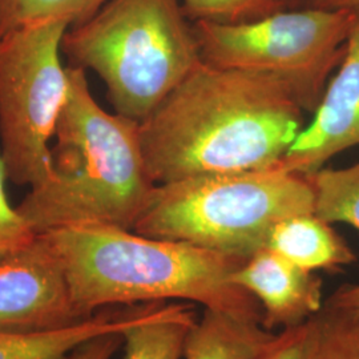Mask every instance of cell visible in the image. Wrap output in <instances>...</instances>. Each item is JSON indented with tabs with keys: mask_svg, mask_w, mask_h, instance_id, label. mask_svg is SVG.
Here are the masks:
<instances>
[{
	"mask_svg": "<svg viewBox=\"0 0 359 359\" xmlns=\"http://www.w3.org/2000/svg\"><path fill=\"white\" fill-rule=\"evenodd\" d=\"M304 107L276 77L201 62L140 123L156 185L276 167L305 127Z\"/></svg>",
	"mask_w": 359,
	"mask_h": 359,
	"instance_id": "cell-1",
	"label": "cell"
},
{
	"mask_svg": "<svg viewBox=\"0 0 359 359\" xmlns=\"http://www.w3.org/2000/svg\"><path fill=\"white\" fill-rule=\"evenodd\" d=\"M41 234L59 258L84 318L111 306L187 299L264 322L256 297L231 283L244 258L105 224L71 225Z\"/></svg>",
	"mask_w": 359,
	"mask_h": 359,
	"instance_id": "cell-2",
	"label": "cell"
},
{
	"mask_svg": "<svg viewBox=\"0 0 359 359\" xmlns=\"http://www.w3.org/2000/svg\"><path fill=\"white\" fill-rule=\"evenodd\" d=\"M68 80L52 148L55 180L31 189L16 209L36 234L80 224L133 231L156 187L142 154L140 123L105 112L84 69L68 67Z\"/></svg>",
	"mask_w": 359,
	"mask_h": 359,
	"instance_id": "cell-3",
	"label": "cell"
},
{
	"mask_svg": "<svg viewBox=\"0 0 359 359\" xmlns=\"http://www.w3.org/2000/svg\"><path fill=\"white\" fill-rule=\"evenodd\" d=\"M62 53L96 72L115 114L137 123L203 62L181 0H105L67 29Z\"/></svg>",
	"mask_w": 359,
	"mask_h": 359,
	"instance_id": "cell-4",
	"label": "cell"
},
{
	"mask_svg": "<svg viewBox=\"0 0 359 359\" xmlns=\"http://www.w3.org/2000/svg\"><path fill=\"white\" fill-rule=\"evenodd\" d=\"M314 210L306 176L274 168L205 175L156 185L133 231L248 259L283 218Z\"/></svg>",
	"mask_w": 359,
	"mask_h": 359,
	"instance_id": "cell-5",
	"label": "cell"
},
{
	"mask_svg": "<svg viewBox=\"0 0 359 359\" xmlns=\"http://www.w3.org/2000/svg\"><path fill=\"white\" fill-rule=\"evenodd\" d=\"M354 20L355 10L286 8L240 25L196 22L193 31L204 62L276 77L314 112Z\"/></svg>",
	"mask_w": 359,
	"mask_h": 359,
	"instance_id": "cell-6",
	"label": "cell"
},
{
	"mask_svg": "<svg viewBox=\"0 0 359 359\" xmlns=\"http://www.w3.org/2000/svg\"><path fill=\"white\" fill-rule=\"evenodd\" d=\"M71 23L47 19L0 38V139L7 179L39 189L55 180L50 142L69 80L62 40Z\"/></svg>",
	"mask_w": 359,
	"mask_h": 359,
	"instance_id": "cell-7",
	"label": "cell"
},
{
	"mask_svg": "<svg viewBox=\"0 0 359 359\" xmlns=\"http://www.w3.org/2000/svg\"><path fill=\"white\" fill-rule=\"evenodd\" d=\"M87 320L79 311L65 269L43 234L23 248L0 255V333H46Z\"/></svg>",
	"mask_w": 359,
	"mask_h": 359,
	"instance_id": "cell-8",
	"label": "cell"
},
{
	"mask_svg": "<svg viewBox=\"0 0 359 359\" xmlns=\"http://www.w3.org/2000/svg\"><path fill=\"white\" fill-rule=\"evenodd\" d=\"M339 71L327 83L309 126L274 169L310 176L334 156L359 145V10Z\"/></svg>",
	"mask_w": 359,
	"mask_h": 359,
	"instance_id": "cell-9",
	"label": "cell"
},
{
	"mask_svg": "<svg viewBox=\"0 0 359 359\" xmlns=\"http://www.w3.org/2000/svg\"><path fill=\"white\" fill-rule=\"evenodd\" d=\"M231 283L255 295L264 310L262 326L293 329L322 306V280L264 248L231 276Z\"/></svg>",
	"mask_w": 359,
	"mask_h": 359,
	"instance_id": "cell-10",
	"label": "cell"
},
{
	"mask_svg": "<svg viewBox=\"0 0 359 359\" xmlns=\"http://www.w3.org/2000/svg\"><path fill=\"white\" fill-rule=\"evenodd\" d=\"M167 301H154L123 308H104L76 326L38 334L0 333V359H67L90 338L123 333L164 308Z\"/></svg>",
	"mask_w": 359,
	"mask_h": 359,
	"instance_id": "cell-11",
	"label": "cell"
},
{
	"mask_svg": "<svg viewBox=\"0 0 359 359\" xmlns=\"http://www.w3.org/2000/svg\"><path fill=\"white\" fill-rule=\"evenodd\" d=\"M278 334L259 322L205 309L189 330L184 345L185 359H259L276 344Z\"/></svg>",
	"mask_w": 359,
	"mask_h": 359,
	"instance_id": "cell-12",
	"label": "cell"
},
{
	"mask_svg": "<svg viewBox=\"0 0 359 359\" xmlns=\"http://www.w3.org/2000/svg\"><path fill=\"white\" fill-rule=\"evenodd\" d=\"M266 248L306 271L338 270L355 261L332 224L316 213L283 218L273 228Z\"/></svg>",
	"mask_w": 359,
	"mask_h": 359,
	"instance_id": "cell-13",
	"label": "cell"
},
{
	"mask_svg": "<svg viewBox=\"0 0 359 359\" xmlns=\"http://www.w3.org/2000/svg\"><path fill=\"white\" fill-rule=\"evenodd\" d=\"M196 321L192 305L165 304L152 317L121 333L124 359H180L187 335Z\"/></svg>",
	"mask_w": 359,
	"mask_h": 359,
	"instance_id": "cell-14",
	"label": "cell"
},
{
	"mask_svg": "<svg viewBox=\"0 0 359 359\" xmlns=\"http://www.w3.org/2000/svg\"><path fill=\"white\" fill-rule=\"evenodd\" d=\"M306 359H359V311L322 306L305 322Z\"/></svg>",
	"mask_w": 359,
	"mask_h": 359,
	"instance_id": "cell-15",
	"label": "cell"
},
{
	"mask_svg": "<svg viewBox=\"0 0 359 359\" xmlns=\"http://www.w3.org/2000/svg\"><path fill=\"white\" fill-rule=\"evenodd\" d=\"M306 177L316 193L314 213L359 231V163L342 169L323 167Z\"/></svg>",
	"mask_w": 359,
	"mask_h": 359,
	"instance_id": "cell-16",
	"label": "cell"
},
{
	"mask_svg": "<svg viewBox=\"0 0 359 359\" xmlns=\"http://www.w3.org/2000/svg\"><path fill=\"white\" fill-rule=\"evenodd\" d=\"M105 0H0V38L20 27L65 19L71 26L87 20Z\"/></svg>",
	"mask_w": 359,
	"mask_h": 359,
	"instance_id": "cell-17",
	"label": "cell"
},
{
	"mask_svg": "<svg viewBox=\"0 0 359 359\" xmlns=\"http://www.w3.org/2000/svg\"><path fill=\"white\" fill-rule=\"evenodd\" d=\"M192 22L240 25L286 10L283 0H181Z\"/></svg>",
	"mask_w": 359,
	"mask_h": 359,
	"instance_id": "cell-18",
	"label": "cell"
},
{
	"mask_svg": "<svg viewBox=\"0 0 359 359\" xmlns=\"http://www.w3.org/2000/svg\"><path fill=\"white\" fill-rule=\"evenodd\" d=\"M6 179V168L0 154V255L26 246L38 236L18 209L10 205L4 191Z\"/></svg>",
	"mask_w": 359,
	"mask_h": 359,
	"instance_id": "cell-19",
	"label": "cell"
},
{
	"mask_svg": "<svg viewBox=\"0 0 359 359\" xmlns=\"http://www.w3.org/2000/svg\"><path fill=\"white\" fill-rule=\"evenodd\" d=\"M259 359H306L305 323L283 330L276 344Z\"/></svg>",
	"mask_w": 359,
	"mask_h": 359,
	"instance_id": "cell-20",
	"label": "cell"
},
{
	"mask_svg": "<svg viewBox=\"0 0 359 359\" xmlns=\"http://www.w3.org/2000/svg\"><path fill=\"white\" fill-rule=\"evenodd\" d=\"M123 344L121 333L102 334L77 346L67 359H111Z\"/></svg>",
	"mask_w": 359,
	"mask_h": 359,
	"instance_id": "cell-21",
	"label": "cell"
},
{
	"mask_svg": "<svg viewBox=\"0 0 359 359\" xmlns=\"http://www.w3.org/2000/svg\"><path fill=\"white\" fill-rule=\"evenodd\" d=\"M323 306L347 311H359V283L341 286L325 301Z\"/></svg>",
	"mask_w": 359,
	"mask_h": 359,
	"instance_id": "cell-22",
	"label": "cell"
},
{
	"mask_svg": "<svg viewBox=\"0 0 359 359\" xmlns=\"http://www.w3.org/2000/svg\"><path fill=\"white\" fill-rule=\"evenodd\" d=\"M322 8H347L359 10V0H323Z\"/></svg>",
	"mask_w": 359,
	"mask_h": 359,
	"instance_id": "cell-23",
	"label": "cell"
},
{
	"mask_svg": "<svg viewBox=\"0 0 359 359\" xmlns=\"http://www.w3.org/2000/svg\"><path fill=\"white\" fill-rule=\"evenodd\" d=\"M286 8H309V7H321L323 0H283Z\"/></svg>",
	"mask_w": 359,
	"mask_h": 359,
	"instance_id": "cell-24",
	"label": "cell"
}]
</instances>
